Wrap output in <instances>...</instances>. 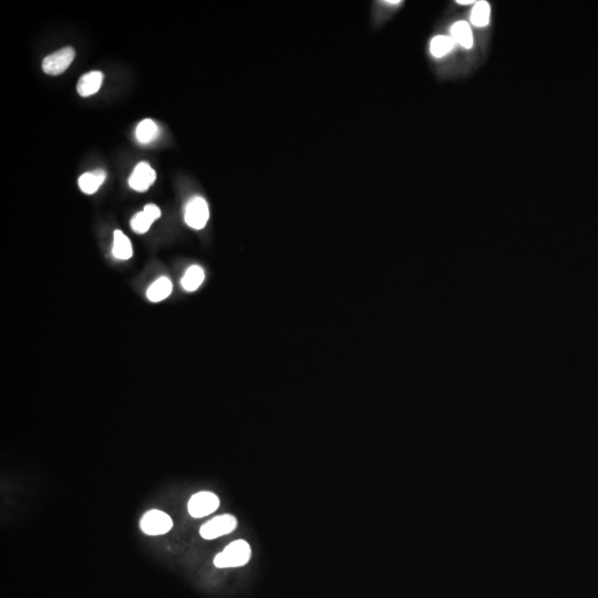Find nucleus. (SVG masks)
<instances>
[{
    "instance_id": "9d476101",
    "label": "nucleus",
    "mask_w": 598,
    "mask_h": 598,
    "mask_svg": "<svg viewBox=\"0 0 598 598\" xmlns=\"http://www.w3.org/2000/svg\"><path fill=\"white\" fill-rule=\"evenodd\" d=\"M308 411L304 402L298 398L286 399L276 411L271 427L280 437H293L304 426Z\"/></svg>"
},
{
    "instance_id": "6e6552de",
    "label": "nucleus",
    "mask_w": 598,
    "mask_h": 598,
    "mask_svg": "<svg viewBox=\"0 0 598 598\" xmlns=\"http://www.w3.org/2000/svg\"><path fill=\"white\" fill-rule=\"evenodd\" d=\"M168 379H170V384H172L173 388L183 389V391L195 389L198 383H200V374H198L195 359L180 344L172 348Z\"/></svg>"
},
{
    "instance_id": "20e7f679",
    "label": "nucleus",
    "mask_w": 598,
    "mask_h": 598,
    "mask_svg": "<svg viewBox=\"0 0 598 598\" xmlns=\"http://www.w3.org/2000/svg\"><path fill=\"white\" fill-rule=\"evenodd\" d=\"M241 316L235 308L223 306L213 318H208L198 326L197 341L206 351H216L225 344L226 338L240 328Z\"/></svg>"
},
{
    "instance_id": "f257e3e1",
    "label": "nucleus",
    "mask_w": 598,
    "mask_h": 598,
    "mask_svg": "<svg viewBox=\"0 0 598 598\" xmlns=\"http://www.w3.org/2000/svg\"><path fill=\"white\" fill-rule=\"evenodd\" d=\"M276 329L286 343L304 344L314 329L313 306L301 295H293L285 299L278 311Z\"/></svg>"
},
{
    "instance_id": "f03ea898",
    "label": "nucleus",
    "mask_w": 598,
    "mask_h": 598,
    "mask_svg": "<svg viewBox=\"0 0 598 598\" xmlns=\"http://www.w3.org/2000/svg\"><path fill=\"white\" fill-rule=\"evenodd\" d=\"M113 79L107 70H99L70 84L65 90L64 103L70 112L87 113L99 107L112 89Z\"/></svg>"
},
{
    "instance_id": "0eeeda50",
    "label": "nucleus",
    "mask_w": 598,
    "mask_h": 598,
    "mask_svg": "<svg viewBox=\"0 0 598 598\" xmlns=\"http://www.w3.org/2000/svg\"><path fill=\"white\" fill-rule=\"evenodd\" d=\"M260 436L258 422L251 416H241L226 427L220 437L221 449L230 454L246 451Z\"/></svg>"
},
{
    "instance_id": "39448f33",
    "label": "nucleus",
    "mask_w": 598,
    "mask_h": 598,
    "mask_svg": "<svg viewBox=\"0 0 598 598\" xmlns=\"http://www.w3.org/2000/svg\"><path fill=\"white\" fill-rule=\"evenodd\" d=\"M155 123V110L150 107H137L123 113L118 120L115 135L122 145H135L142 142L152 132Z\"/></svg>"
},
{
    "instance_id": "1a4fd4ad",
    "label": "nucleus",
    "mask_w": 598,
    "mask_h": 598,
    "mask_svg": "<svg viewBox=\"0 0 598 598\" xmlns=\"http://www.w3.org/2000/svg\"><path fill=\"white\" fill-rule=\"evenodd\" d=\"M240 201V193L236 190L235 183L226 178H218L206 188L203 203L211 216H223L235 210Z\"/></svg>"
},
{
    "instance_id": "423d86ee",
    "label": "nucleus",
    "mask_w": 598,
    "mask_h": 598,
    "mask_svg": "<svg viewBox=\"0 0 598 598\" xmlns=\"http://www.w3.org/2000/svg\"><path fill=\"white\" fill-rule=\"evenodd\" d=\"M158 266L160 260L155 255H143L123 261L118 268V281L127 291H142L157 273Z\"/></svg>"
},
{
    "instance_id": "7ed1b4c3",
    "label": "nucleus",
    "mask_w": 598,
    "mask_h": 598,
    "mask_svg": "<svg viewBox=\"0 0 598 598\" xmlns=\"http://www.w3.org/2000/svg\"><path fill=\"white\" fill-rule=\"evenodd\" d=\"M235 268L233 256L220 243H211L201 253L200 260L193 268V278L206 288L223 285Z\"/></svg>"
}]
</instances>
